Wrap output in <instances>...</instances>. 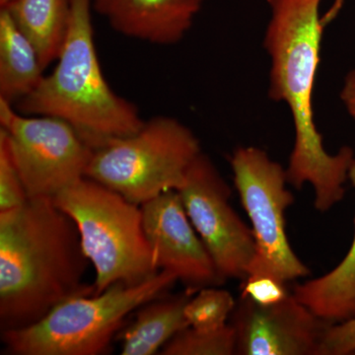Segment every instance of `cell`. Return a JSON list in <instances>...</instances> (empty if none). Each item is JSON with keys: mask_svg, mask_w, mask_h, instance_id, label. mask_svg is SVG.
<instances>
[{"mask_svg": "<svg viewBox=\"0 0 355 355\" xmlns=\"http://www.w3.org/2000/svg\"><path fill=\"white\" fill-rule=\"evenodd\" d=\"M266 1L270 9L263 39L270 60L268 97L288 107L295 132L287 182L298 190L310 184L315 207L328 211L345 197L343 184L355 157L349 146L336 154L327 153L315 123V83L328 22L320 15L323 0Z\"/></svg>", "mask_w": 355, "mask_h": 355, "instance_id": "cell-1", "label": "cell"}, {"mask_svg": "<svg viewBox=\"0 0 355 355\" xmlns=\"http://www.w3.org/2000/svg\"><path fill=\"white\" fill-rule=\"evenodd\" d=\"M89 261L76 222L53 198L0 211V330H20L77 295Z\"/></svg>", "mask_w": 355, "mask_h": 355, "instance_id": "cell-2", "label": "cell"}, {"mask_svg": "<svg viewBox=\"0 0 355 355\" xmlns=\"http://www.w3.org/2000/svg\"><path fill=\"white\" fill-rule=\"evenodd\" d=\"M69 3V28L57 67L16 104L20 113L67 121L95 150L137 132L146 121L137 106L114 93L103 76L94 43L92 1Z\"/></svg>", "mask_w": 355, "mask_h": 355, "instance_id": "cell-3", "label": "cell"}, {"mask_svg": "<svg viewBox=\"0 0 355 355\" xmlns=\"http://www.w3.org/2000/svg\"><path fill=\"white\" fill-rule=\"evenodd\" d=\"M177 282L173 273L160 270L137 286L116 284L97 295L67 299L37 323L2 331L3 352L11 355L108 354L130 314L168 293Z\"/></svg>", "mask_w": 355, "mask_h": 355, "instance_id": "cell-4", "label": "cell"}, {"mask_svg": "<svg viewBox=\"0 0 355 355\" xmlns=\"http://www.w3.org/2000/svg\"><path fill=\"white\" fill-rule=\"evenodd\" d=\"M76 222L94 266L95 295L116 284L137 286L157 275L141 207L85 177L53 198Z\"/></svg>", "mask_w": 355, "mask_h": 355, "instance_id": "cell-5", "label": "cell"}, {"mask_svg": "<svg viewBox=\"0 0 355 355\" xmlns=\"http://www.w3.org/2000/svg\"><path fill=\"white\" fill-rule=\"evenodd\" d=\"M200 153L190 128L176 119L155 116L137 132L93 150L86 177L142 205L165 191H179Z\"/></svg>", "mask_w": 355, "mask_h": 355, "instance_id": "cell-6", "label": "cell"}, {"mask_svg": "<svg viewBox=\"0 0 355 355\" xmlns=\"http://www.w3.org/2000/svg\"><path fill=\"white\" fill-rule=\"evenodd\" d=\"M230 164L256 244L248 277L270 275L286 284L309 275V268L299 260L286 236L284 214L294 202L286 187V169L254 146L236 149Z\"/></svg>", "mask_w": 355, "mask_h": 355, "instance_id": "cell-7", "label": "cell"}, {"mask_svg": "<svg viewBox=\"0 0 355 355\" xmlns=\"http://www.w3.org/2000/svg\"><path fill=\"white\" fill-rule=\"evenodd\" d=\"M0 135L28 198H55L86 177L93 149L67 121L26 116L0 99Z\"/></svg>", "mask_w": 355, "mask_h": 355, "instance_id": "cell-8", "label": "cell"}, {"mask_svg": "<svg viewBox=\"0 0 355 355\" xmlns=\"http://www.w3.org/2000/svg\"><path fill=\"white\" fill-rule=\"evenodd\" d=\"M178 191L222 279H247L256 254L253 231L231 207L230 188L205 154L193 161Z\"/></svg>", "mask_w": 355, "mask_h": 355, "instance_id": "cell-9", "label": "cell"}, {"mask_svg": "<svg viewBox=\"0 0 355 355\" xmlns=\"http://www.w3.org/2000/svg\"><path fill=\"white\" fill-rule=\"evenodd\" d=\"M140 207L144 232L159 270L173 273L178 282L193 291L223 284L179 191H165Z\"/></svg>", "mask_w": 355, "mask_h": 355, "instance_id": "cell-10", "label": "cell"}, {"mask_svg": "<svg viewBox=\"0 0 355 355\" xmlns=\"http://www.w3.org/2000/svg\"><path fill=\"white\" fill-rule=\"evenodd\" d=\"M231 319L236 354L240 355H319L324 331L330 326L292 292L270 306L240 296Z\"/></svg>", "mask_w": 355, "mask_h": 355, "instance_id": "cell-11", "label": "cell"}, {"mask_svg": "<svg viewBox=\"0 0 355 355\" xmlns=\"http://www.w3.org/2000/svg\"><path fill=\"white\" fill-rule=\"evenodd\" d=\"M116 32L155 44L179 43L205 0H91Z\"/></svg>", "mask_w": 355, "mask_h": 355, "instance_id": "cell-12", "label": "cell"}, {"mask_svg": "<svg viewBox=\"0 0 355 355\" xmlns=\"http://www.w3.org/2000/svg\"><path fill=\"white\" fill-rule=\"evenodd\" d=\"M197 291L188 288L177 295L159 296L135 312V318L119 331L121 354L153 355L160 354L173 336L188 328L184 307Z\"/></svg>", "mask_w": 355, "mask_h": 355, "instance_id": "cell-13", "label": "cell"}, {"mask_svg": "<svg viewBox=\"0 0 355 355\" xmlns=\"http://www.w3.org/2000/svg\"><path fill=\"white\" fill-rule=\"evenodd\" d=\"M349 180L355 187V159ZM299 302L330 324L355 319V235L349 253L330 272L294 286Z\"/></svg>", "mask_w": 355, "mask_h": 355, "instance_id": "cell-14", "label": "cell"}, {"mask_svg": "<svg viewBox=\"0 0 355 355\" xmlns=\"http://www.w3.org/2000/svg\"><path fill=\"white\" fill-rule=\"evenodd\" d=\"M38 53L6 8L0 9V99L13 104L44 77Z\"/></svg>", "mask_w": 355, "mask_h": 355, "instance_id": "cell-15", "label": "cell"}, {"mask_svg": "<svg viewBox=\"0 0 355 355\" xmlns=\"http://www.w3.org/2000/svg\"><path fill=\"white\" fill-rule=\"evenodd\" d=\"M0 7L31 42L44 69L58 60L69 28V0H11Z\"/></svg>", "mask_w": 355, "mask_h": 355, "instance_id": "cell-16", "label": "cell"}, {"mask_svg": "<svg viewBox=\"0 0 355 355\" xmlns=\"http://www.w3.org/2000/svg\"><path fill=\"white\" fill-rule=\"evenodd\" d=\"M236 333L231 324L211 331L188 327L173 336L160 354L233 355L236 354Z\"/></svg>", "mask_w": 355, "mask_h": 355, "instance_id": "cell-17", "label": "cell"}, {"mask_svg": "<svg viewBox=\"0 0 355 355\" xmlns=\"http://www.w3.org/2000/svg\"><path fill=\"white\" fill-rule=\"evenodd\" d=\"M235 306L230 292L216 286L203 287L187 303L184 317L191 328L217 330L227 324Z\"/></svg>", "mask_w": 355, "mask_h": 355, "instance_id": "cell-18", "label": "cell"}, {"mask_svg": "<svg viewBox=\"0 0 355 355\" xmlns=\"http://www.w3.org/2000/svg\"><path fill=\"white\" fill-rule=\"evenodd\" d=\"M28 200L24 184L9 153L6 140L0 135V211L19 207Z\"/></svg>", "mask_w": 355, "mask_h": 355, "instance_id": "cell-19", "label": "cell"}, {"mask_svg": "<svg viewBox=\"0 0 355 355\" xmlns=\"http://www.w3.org/2000/svg\"><path fill=\"white\" fill-rule=\"evenodd\" d=\"M243 297L261 306H270L282 302L291 293L286 284L270 275H249L242 280Z\"/></svg>", "mask_w": 355, "mask_h": 355, "instance_id": "cell-20", "label": "cell"}, {"mask_svg": "<svg viewBox=\"0 0 355 355\" xmlns=\"http://www.w3.org/2000/svg\"><path fill=\"white\" fill-rule=\"evenodd\" d=\"M319 355H355V319L330 324L324 331Z\"/></svg>", "mask_w": 355, "mask_h": 355, "instance_id": "cell-21", "label": "cell"}, {"mask_svg": "<svg viewBox=\"0 0 355 355\" xmlns=\"http://www.w3.org/2000/svg\"><path fill=\"white\" fill-rule=\"evenodd\" d=\"M340 99L347 113L355 121V69L350 71L345 77L342 92H340Z\"/></svg>", "mask_w": 355, "mask_h": 355, "instance_id": "cell-22", "label": "cell"}, {"mask_svg": "<svg viewBox=\"0 0 355 355\" xmlns=\"http://www.w3.org/2000/svg\"><path fill=\"white\" fill-rule=\"evenodd\" d=\"M10 1L11 0H0V6H6V4Z\"/></svg>", "mask_w": 355, "mask_h": 355, "instance_id": "cell-23", "label": "cell"}]
</instances>
